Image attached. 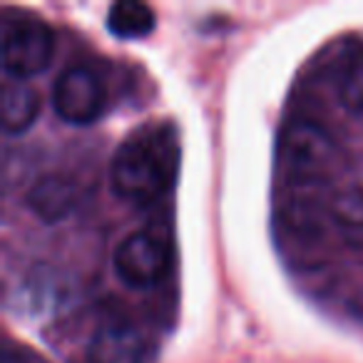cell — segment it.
<instances>
[{
	"mask_svg": "<svg viewBox=\"0 0 363 363\" xmlns=\"http://www.w3.org/2000/svg\"><path fill=\"white\" fill-rule=\"evenodd\" d=\"M6 363H43V361L38 356H33V353H28L26 348H11L8 346Z\"/></svg>",
	"mask_w": 363,
	"mask_h": 363,
	"instance_id": "obj_11",
	"label": "cell"
},
{
	"mask_svg": "<svg viewBox=\"0 0 363 363\" xmlns=\"http://www.w3.org/2000/svg\"><path fill=\"white\" fill-rule=\"evenodd\" d=\"M26 204L38 219L48 224L62 222L77 204L75 182L60 174H48L38 179L26 194Z\"/></svg>",
	"mask_w": 363,
	"mask_h": 363,
	"instance_id": "obj_8",
	"label": "cell"
},
{
	"mask_svg": "<svg viewBox=\"0 0 363 363\" xmlns=\"http://www.w3.org/2000/svg\"><path fill=\"white\" fill-rule=\"evenodd\" d=\"M55 55V35L40 18L16 16L3 23V70L8 80H28L48 70Z\"/></svg>",
	"mask_w": 363,
	"mask_h": 363,
	"instance_id": "obj_4",
	"label": "cell"
},
{
	"mask_svg": "<svg viewBox=\"0 0 363 363\" xmlns=\"http://www.w3.org/2000/svg\"><path fill=\"white\" fill-rule=\"evenodd\" d=\"M179 174V140L169 122L135 130L110 162V187L125 202L155 204L172 192Z\"/></svg>",
	"mask_w": 363,
	"mask_h": 363,
	"instance_id": "obj_2",
	"label": "cell"
},
{
	"mask_svg": "<svg viewBox=\"0 0 363 363\" xmlns=\"http://www.w3.org/2000/svg\"><path fill=\"white\" fill-rule=\"evenodd\" d=\"M326 77L338 105L363 117V40H343L328 60Z\"/></svg>",
	"mask_w": 363,
	"mask_h": 363,
	"instance_id": "obj_7",
	"label": "cell"
},
{
	"mask_svg": "<svg viewBox=\"0 0 363 363\" xmlns=\"http://www.w3.org/2000/svg\"><path fill=\"white\" fill-rule=\"evenodd\" d=\"M174 262V249L164 232L145 227L127 234L115 249L112 269L117 279L130 289H155L169 274Z\"/></svg>",
	"mask_w": 363,
	"mask_h": 363,
	"instance_id": "obj_3",
	"label": "cell"
},
{
	"mask_svg": "<svg viewBox=\"0 0 363 363\" xmlns=\"http://www.w3.org/2000/svg\"><path fill=\"white\" fill-rule=\"evenodd\" d=\"M155 26L152 8L140 0H117L107 11V30L120 40H142L155 30Z\"/></svg>",
	"mask_w": 363,
	"mask_h": 363,
	"instance_id": "obj_10",
	"label": "cell"
},
{
	"mask_svg": "<svg viewBox=\"0 0 363 363\" xmlns=\"http://www.w3.org/2000/svg\"><path fill=\"white\" fill-rule=\"evenodd\" d=\"M40 110V100L33 87L23 80H6L0 92V120L8 135H21L28 127H33Z\"/></svg>",
	"mask_w": 363,
	"mask_h": 363,
	"instance_id": "obj_9",
	"label": "cell"
},
{
	"mask_svg": "<svg viewBox=\"0 0 363 363\" xmlns=\"http://www.w3.org/2000/svg\"><path fill=\"white\" fill-rule=\"evenodd\" d=\"M150 343L140 326L127 318H110L100 323L87 343L90 363H145Z\"/></svg>",
	"mask_w": 363,
	"mask_h": 363,
	"instance_id": "obj_6",
	"label": "cell"
},
{
	"mask_svg": "<svg viewBox=\"0 0 363 363\" xmlns=\"http://www.w3.org/2000/svg\"><path fill=\"white\" fill-rule=\"evenodd\" d=\"M341 147L316 122H294L281 140L286 214L296 229L316 232L323 222L363 227V189L346 179Z\"/></svg>",
	"mask_w": 363,
	"mask_h": 363,
	"instance_id": "obj_1",
	"label": "cell"
},
{
	"mask_svg": "<svg viewBox=\"0 0 363 363\" xmlns=\"http://www.w3.org/2000/svg\"><path fill=\"white\" fill-rule=\"evenodd\" d=\"M107 107V90L100 72L90 65H70L52 85V110L67 125L85 127L102 117Z\"/></svg>",
	"mask_w": 363,
	"mask_h": 363,
	"instance_id": "obj_5",
	"label": "cell"
}]
</instances>
